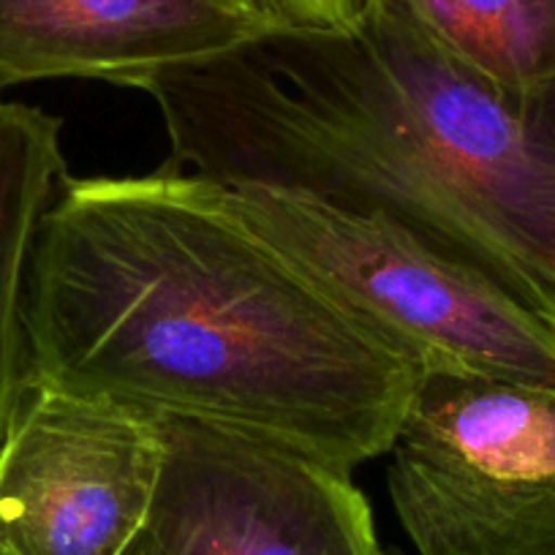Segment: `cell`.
Instances as JSON below:
<instances>
[{
    "instance_id": "obj_1",
    "label": "cell",
    "mask_w": 555,
    "mask_h": 555,
    "mask_svg": "<svg viewBox=\"0 0 555 555\" xmlns=\"http://www.w3.org/2000/svg\"><path fill=\"white\" fill-rule=\"evenodd\" d=\"M28 367L351 474L423 373L191 175H63L25 281Z\"/></svg>"
},
{
    "instance_id": "obj_2",
    "label": "cell",
    "mask_w": 555,
    "mask_h": 555,
    "mask_svg": "<svg viewBox=\"0 0 555 555\" xmlns=\"http://www.w3.org/2000/svg\"><path fill=\"white\" fill-rule=\"evenodd\" d=\"M167 169L378 212L555 317V82L506 88L403 0L139 79Z\"/></svg>"
},
{
    "instance_id": "obj_3",
    "label": "cell",
    "mask_w": 555,
    "mask_h": 555,
    "mask_svg": "<svg viewBox=\"0 0 555 555\" xmlns=\"http://www.w3.org/2000/svg\"><path fill=\"white\" fill-rule=\"evenodd\" d=\"M194 180L420 373L555 384L553 313L389 218L267 185Z\"/></svg>"
},
{
    "instance_id": "obj_4",
    "label": "cell",
    "mask_w": 555,
    "mask_h": 555,
    "mask_svg": "<svg viewBox=\"0 0 555 555\" xmlns=\"http://www.w3.org/2000/svg\"><path fill=\"white\" fill-rule=\"evenodd\" d=\"M387 452L420 555H555V384L423 373Z\"/></svg>"
},
{
    "instance_id": "obj_5",
    "label": "cell",
    "mask_w": 555,
    "mask_h": 555,
    "mask_svg": "<svg viewBox=\"0 0 555 555\" xmlns=\"http://www.w3.org/2000/svg\"><path fill=\"white\" fill-rule=\"evenodd\" d=\"M164 466V416L28 367L0 439V555H122Z\"/></svg>"
},
{
    "instance_id": "obj_6",
    "label": "cell",
    "mask_w": 555,
    "mask_h": 555,
    "mask_svg": "<svg viewBox=\"0 0 555 555\" xmlns=\"http://www.w3.org/2000/svg\"><path fill=\"white\" fill-rule=\"evenodd\" d=\"M167 466L147 531L167 555H384L351 474L164 416Z\"/></svg>"
},
{
    "instance_id": "obj_7",
    "label": "cell",
    "mask_w": 555,
    "mask_h": 555,
    "mask_svg": "<svg viewBox=\"0 0 555 555\" xmlns=\"http://www.w3.org/2000/svg\"><path fill=\"white\" fill-rule=\"evenodd\" d=\"M281 30L264 0H0V93L44 79L133 88Z\"/></svg>"
},
{
    "instance_id": "obj_8",
    "label": "cell",
    "mask_w": 555,
    "mask_h": 555,
    "mask_svg": "<svg viewBox=\"0 0 555 555\" xmlns=\"http://www.w3.org/2000/svg\"><path fill=\"white\" fill-rule=\"evenodd\" d=\"M61 120L0 93V439L28 373L25 281L36 229L66 175Z\"/></svg>"
},
{
    "instance_id": "obj_9",
    "label": "cell",
    "mask_w": 555,
    "mask_h": 555,
    "mask_svg": "<svg viewBox=\"0 0 555 555\" xmlns=\"http://www.w3.org/2000/svg\"><path fill=\"white\" fill-rule=\"evenodd\" d=\"M423 28L506 88L555 82V0H403Z\"/></svg>"
},
{
    "instance_id": "obj_10",
    "label": "cell",
    "mask_w": 555,
    "mask_h": 555,
    "mask_svg": "<svg viewBox=\"0 0 555 555\" xmlns=\"http://www.w3.org/2000/svg\"><path fill=\"white\" fill-rule=\"evenodd\" d=\"M289 30H351L360 23L367 0H264Z\"/></svg>"
},
{
    "instance_id": "obj_11",
    "label": "cell",
    "mask_w": 555,
    "mask_h": 555,
    "mask_svg": "<svg viewBox=\"0 0 555 555\" xmlns=\"http://www.w3.org/2000/svg\"><path fill=\"white\" fill-rule=\"evenodd\" d=\"M122 555H167V550H164L162 542H158V539L145 528V531L133 539V544Z\"/></svg>"
},
{
    "instance_id": "obj_12",
    "label": "cell",
    "mask_w": 555,
    "mask_h": 555,
    "mask_svg": "<svg viewBox=\"0 0 555 555\" xmlns=\"http://www.w3.org/2000/svg\"><path fill=\"white\" fill-rule=\"evenodd\" d=\"M384 555H403V553H400L398 547H389V550H384Z\"/></svg>"
}]
</instances>
